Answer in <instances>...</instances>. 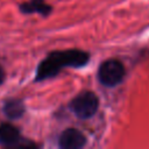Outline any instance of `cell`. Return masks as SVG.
<instances>
[{"label": "cell", "instance_id": "6da1fadb", "mask_svg": "<svg viewBox=\"0 0 149 149\" xmlns=\"http://www.w3.org/2000/svg\"><path fill=\"white\" fill-rule=\"evenodd\" d=\"M90 55L83 50L69 49L50 52L37 66L36 80H45L55 77L63 68H80L88 62Z\"/></svg>", "mask_w": 149, "mask_h": 149}, {"label": "cell", "instance_id": "7a4b0ae2", "mask_svg": "<svg viewBox=\"0 0 149 149\" xmlns=\"http://www.w3.org/2000/svg\"><path fill=\"white\" fill-rule=\"evenodd\" d=\"M125 78V66L115 58L102 62L98 70L99 81L107 87H114L119 85Z\"/></svg>", "mask_w": 149, "mask_h": 149}, {"label": "cell", "instance_id": "3957f363", "mask_svg": "<svg viewBox=\"0 0 149 149\" xmlns=\"http://www.w3.org/2000/svg\"><path fill=\"white\" fill-rule=\"evenodd\" d=\"M72 112L80 119H88L95 114L99 107L98 97L91 92L85 91L74 97L70 104Z\"/></svg>", "mask_w": 149, "mask_h": 149}, {"label": "cell", "instance_id": "277c9868", "mask_svg": "<svg viewBox=\"0 0 149 149\" xmlns=\"http://www.w3.org/2000/svg\"><path fill=\"white\" fill-rule=\"evenodd\" d=\"M85 144H86L85 135L76 128L65 129L61 134L58 141V146L62 149H80Z\"/></svg>", "mask_w": 149, "mask_h": 149}, {"label": "cell", "instance_id": "5b68a950", "mask_svg": "<svg viewBox=\"0 0 149 149\" xmlns=\"http://www.w3.org/2000/svg\"><path fill=\"white\" fill-rule=\"evenodd\" d=\"M20 141V132L12 123L0 125V143L3 146H14Z\"/></svg>", "mask_w": 149, "mask_h": 149}, {"label": "cell", "instance_id": "8992f818", "mask_svg": "<svg viewBox=\"0 0 149 149\" xmlns=\"http://www.w3.org/2000/svg\"><path fill=\"white\" fill-rule=\"evenodd\" d=\"M20 9L24 14L37 13L41 15H48L51 13V6H49L44 0H29L20 6Z\"/></svg>", "mask_w": 149, "mask_h": 149}, {"label": "cell", "instance_id": "52a82bcc", "mask_svg": "<svg viewBox=\"0 0 149 149\" xmlns=\"http://www.w3.org/2000/svg\"><path fill=\"white\" fill-rule=\"evenodd\" d=\"M24 104L20 99H9L3 105V113L9 119H19L24 114Z\"/></svg>", "mask_w": 149, "mask_h": 149}, {"label": "cell", "instance_id": "ba28073f", "mask_svg": "<svg viewBox=\"0 0 149 149\" xmlns=\"http://www.w3.org/2000/svg\"><path fill=\"white\" fill-rule=\"evenodd\" d=\"M3 79H5V71H3V69L0 66V85L3 83Z\"/></svg>", "mask_w": 149, "mask_h": 149}]
</instances>
